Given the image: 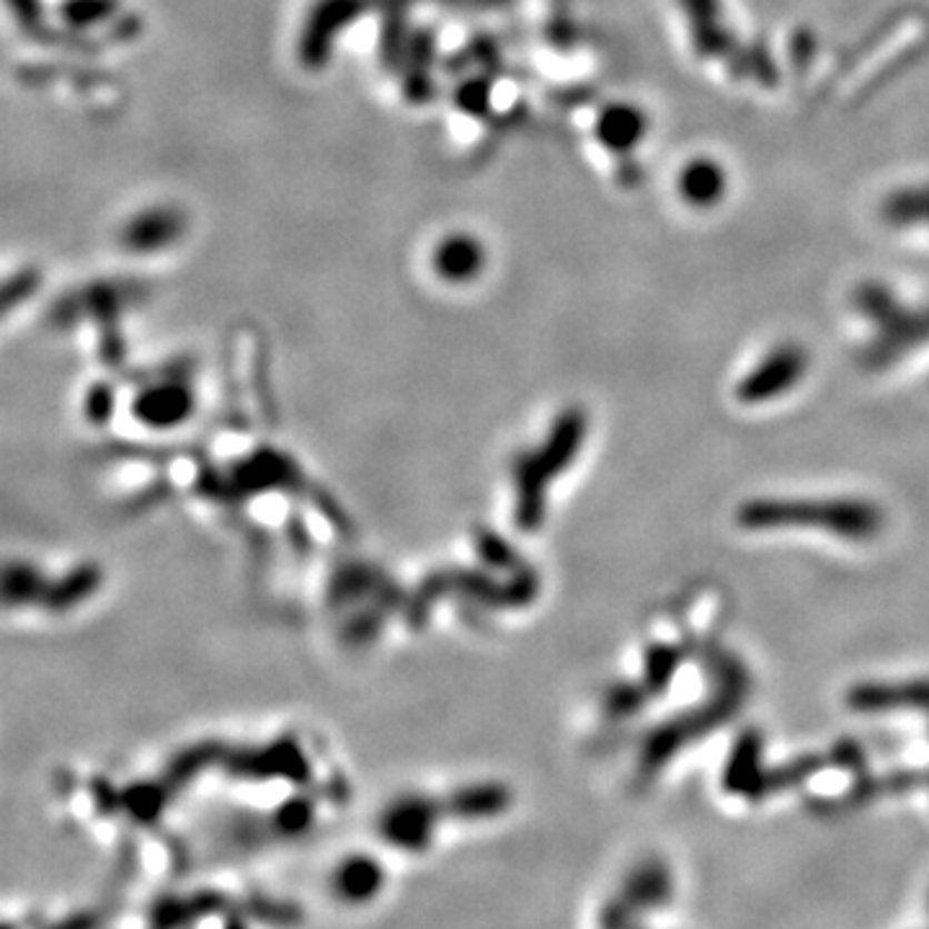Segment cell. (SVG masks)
<instances>
[{
    "mask_svg": "<svg viewBox=\"0 0 929 929\" xmlns=\"http://www.w3.org/2000/svg\"><path fill=\"white\" fill-rule=\"evenodd\" d=\"M747 530L813 527L847 540H868L880 530V511L868 501H751L739 511Z\"/></svg>",
    "mask_w": 929,
    "mask_h": 929,
    "instance_id": "cell-1",
    "label": "cell"
},
{
    "mask_svg": "<svg viewBox=\"0 0 929 929\" xmlns=\"http://www.w3.org/2000/svg\"><path fill=\"white\" fill-rule=\"evenodd\" d=\"M808 359L803 349L785 343V347L772 349V354L762 359L747 380L739 386V398L747 403H762L772 400L782 392H788L796 382L803 378Z\"/></svg>",
    "mask_w": 929,
    "mask_h": 929,
    "instance_id": "cell-2",
    "label": "cell"
},
{
    "mask_svg": "<svg viewBox=\"0 0 929 929\" xmlns=\"http://www.w3.org/2000/svg\"><path fill=\"white\" fill-rule=\"evenodd\" d=\"M677 191L687 204L697 207V210H710L728 191L726 168L708 156L692 158L677 176Z\"/></svg>",
    "mask_w": 929,
    "mask_h": 929,
    "instance_id": "cell-3",
    "label": "cell"
},
{
    "mask_svg": "<svg viewBox=\"0 0 929 929\" xmlns=\"http://www.w3.org/2000/svg\"><path fill=\"white\" fill-rule=\"evenodd\" d=\"M486 263V251L483 246L478 243L476 238L458 232V236H447L442 243L437 246L434 259H431V267L444 282L452 284H464L472 282L480 271H483Z\"/></svg>",
    "mask_w": 929,
    "mask_h": 929,
    "instance_id": "cell-4",
    "label": "cell"
},
{
    "mask_svg": "<svg viewBox=\"0 0 929 929\" xmlns=\"http://www.w3.org/2000/svg\"><path fill=\"white\" fill-rule=\"evenodd\" d=\"M648 134V117L632 103H612L597 119V138L612 153H630Z\"/></svg>",
    "mask_w": 929,
    "mask_h": 929,
    "instance_id": "cell-5",
    "label": "cell"
}]
</instances>
